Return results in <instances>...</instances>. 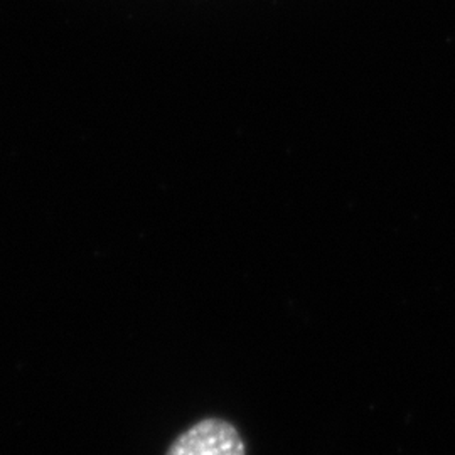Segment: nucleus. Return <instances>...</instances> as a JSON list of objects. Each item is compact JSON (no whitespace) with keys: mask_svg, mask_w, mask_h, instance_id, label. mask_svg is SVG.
Masks as SVG:
<instances>
[{"mask_svg":"<svg viewBox=\"0 0 455 455\" xmlns=\"http://www.w3.org/2000/svg\"><path fill=\"white\" fill-rule=\"evenodd\" d=\"M165 455H246V447L233 423L204 419L182 432Z\"/></svg>","mask_w":455,"mask_h":455,"instance_id":"1","label":"nucleus"}]
</instances>
